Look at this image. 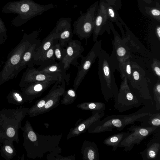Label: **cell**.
<instances>
[{
	"label": "cell",
	"mask_w": 160,
	"mask_h": 160,
	"mask_svg": "<svg viewBox=\"0 0 160 160\" xmlns=\"http://www.w3.org/2000/svg\"><path fill=\"white\" fill-rule=\"evenodd\" d=\"M1 143L0 152L1 156L6 160H10L16 155V152L13 144V142L7 139L2 140Z\"/></svg>",
	"instance_id": "cell-25"
},
{
	"label": "cell",
	"mask_w": 160,
	"mask_h": 160,
	"mask_svg": "<svg viewBox=\"0 0 160 160\" xmlns=\"http://www.w3.org/2000/svg\"><path fill=\"white\" fill-rule=\"evenodd\" d=\"M6 99L9 103L17 105H21L25 101L22 92L15 89H13L9 92Z\"/></svg>",
	"instance_id": "cell-28"
},
{
	"label": "cell",
	"mask_w": 160,
	"mask_h": 160,
	"mask_svg": "<svg viewBox=\"0 0 160 160\" xmlns=\"http://www.w3.org/2000/svg\"><path fill=\"white\" fill-rule=\"evenodd\" d=\"M131 63L132 74L129 81L132 86L138 91V96L144 106L155 108L148 88L145 72L136 62L131 61Z\"/></svg>",
	"instance_id": "cell-7"
},
{
	"label": "cell",
	"mask_w": 160,
	"mask_h": 160,
	"mask_svg": "<svg viewBox=\"0 0 160 160\" xmlns=\"http://www.w3.org/2000/svg\"><path fill=\"white\" fill-rule=\"evenodd\" d=\"M98 57V73L102 94L107 102L113 98L115 102L117 99L118 89L114 73L116 69L119 71V62L113 50L110 54L102 49Z\"/></svg>",
	"instance_id": "cell-1"
},
{
	"label": "cell",
	"mask_w": 160,
	"mask_h": 160,
	"mask_svg": "<svg viewBox=\"0 0 160 160\" xmlns=\"http://www.w3.org/2000/svg\"><path fill=\"white\" fill-rule=\"evenodd\" d=\"M1 59H0V66H1Z\"/></svg>",
	"instance_id": "cell-41"
},
{
	"label": "cell",
	"mask_w": 160,
	"mask_h": 160,
	"mask_svg": "<svg viewBox=\"0 0 160 160\" xmlns=\"http://www.w3.org/2000/svg\"><path fill=\"white\" fill-rule=\"evenodd\" d=\"M160 131L154 134V137L150 140L146 148L139 152L143 160H160Z\"/></svg>",
	"instance_id": "cell-16"
},
{
	"label": "cell",
	"mask_w": 160,
	"mask_h": 160,
	"mask_svg": "<svg viewBox=\"0 0 160 160\" xmlns=\"http://www.w3.org/2000/svg\"><path fill=\"white\" fill-rule=\"evenodd\" d=\"M125 29L126 35L122 40L130 49L131 51H135L140 48L138 44L135 40V37L126 24L124 26Z\"/></svg>",
	"instance_id": "cell-26"
},
{
	"label": "cell",
	"mask_w": 160,
	"mask_h": 160,
	"mask_svg": "<svg viewBox=\"0 0 160 160\" xmlns=\"http://www.w3.org/2000/svg\"><path fill=\"white\" fill-rule=\"evenodd\" d=\"M102 49L101 40H97L86 56H81V62L78 67V72L74 82L73 87L75 90L79 86L91 66L95 62Z\"/></svg>",
	"instance_id": "cell-10"
},
{
	"label": "cell",
	"mask_w": 160,
	"mask_h": 160,
	"mask_svg": "<svg viewBox=\"0 0 160 160\" xmlns=\"http://www.w3.org/2000/svg\"><path fill=\"white\" fill-rule=\"evenodd\" d=\"M62 79V76L59 74L42 72L33 67L28 68L22 76L19 87L22 88L31 82L45 81H57Z\"/></svg>",
	"instance_id": "cell-11"
},
{
	"label": "cell",
	"mask_w": 160,
	"mask_h": 160,
	"mask_svg": "<svg viewBox=\"0 0 160 160\" xmlns=\"http://www.w3.org/2000/svg\"><path fill=\"white\" fill-rule=\"evenodd\" d=\"M56 40L51 47L44 54L35 65H41L56 61L54 53V45L58 40Z\"/></svg>",
	"instance_id": "cell-29"
},
{
	"label": "cell",
	"mask_w": 160,
	"mask_h": 160,
	"mask_svg": "<svg viewBox=\"0 0 160 160\" xmlns=\"http://www.w3.org/2000/svg\"><path fill=\"white\" fill-rule=\"evenodd\" d=\"M154 74L157 77L158 80H160V62L156 58H154L151 65Z\"/></svg>",
	"instance_id": "cell-33"
},
{
	"label": "cell",
	"mask_w": 160,
	"mask_h": 160,
	"mask_svg": "<svg viewBox=\"0 0 160 160\" xmlns=\"http://www.w3.org/2000/svg\"><path fill=\"white\" fill-rule=\"evenodd\" d=\"M70 18H61L57 21L54 29L58 36V42L65 47L73 36Z\"/></svg>",
	"instance_id": "cell-14"
},
{
	"label": "cell",
	"mask_w": 160,
	"mask_h": 160,
	"mask_svg": "<svg viewBox=\"0 0 160 160\" xmlns=\"http://www.w3.org/2000/svg\"><path fill=\"white\" fill-rule=\"evenodd\" d=\"M144 3L150 4L152 2V0H142Z\"/></svg>",
	"instance_id": "cell-40"
},
{
	"label": "cell",
	"mask_w": 160,
	"mask_h": 160,
	"mask_svg": "<svg viewBox=\"0 0 160 160\" xmlns=\"http://www.w3.org/2000/svg\"><path fill=\"white\" fill-rule=\"evenodd\" d=\"M122 80L114 106L120 112L138 107L143 103L141 99L131 90L128 83V79L124 78Z\"/></svg>",
	"instance_id": "cell-8"
},
{
	"label": "cell",
	"mask_w": 160,
	"mask_h": 160,
	"mask_svg": "<svg viewBox=\"0 0 160 160\" xmlns=\"http://www.w3.org/2000/svg\"><path fill=\"white\" fill-rule=\"evenodd\" d=\"M28 109L21 107L16 109L3 108L0 110V142L7 139L18 143L19 129Z\"/></svg>",
	"instance_id": "cell-5"
},
{
	"label": "cell",
	"mask_w": 160,
	"mask_h": 160,
	"mask_svg": "<svg viewBox=\"0 0 160 160\" xmlns=\"http://www.w3.org/2000/svg\"><path fill=\"white\" fill-rule=\"evenodd\" d=\"M41 42L38 38L30 46L24 54L18 70V73L28 65V68H33L32 62L35 53Z\"/></svg>",
	"instance_id": "cell-20"
},
{
	"label": "cell",
	"mask_w": 160,
	"mask_h": 160,
	"mask_svg": "<svg viewBox=\"0 0 160 160\" xmlns=\"http://www.w3.org/2000/svg\"><path fill=\"white\" fill-rule=\"evenodd\" d=\"M56 82L45 81L30 83L21 88L22 92L26 101L32 96L44 91Z\"/></svg>",
	"instance_id": "cell-17"
},
{
	"label": "cell",
	"mask_w": 160,
	"mask_h": 160,
	"mask_svg": "<svg viewBox=\"0 0 160 160\" xmlns=\"http://www.w3.org/2000/svg\"><path fill=\"white\" fill-rule=\"evenodd\" d=\"M85 128V125L84 124H82L78 127V129L80 131L84 130Z\"/></svg>",
	"instance_id": "cell-39"
},
{
	"label": "cell",
	"mask_w": 160,
	"mask_h": 160,
	"mask_svg": "<svg viewBox=\"0 0 160 160\" xmlns=\"http://www.w3.org/2000/svg\"><path fill=\"white\" fill-rule=\"evenodd\" d=\"M66 54L62 63L64 69L67 71L71 65L78 67L79 65L78 59L81 57L84 48L79 41L71 39L66 46Z\"/></svg>",
	"instance_id": "cell-12"
},
{
	"label": "cell",
	"mask_w": 160,
	"mask_h": 160,
	"mask_svg": "<svg viewBox=\"0 0 160 160\" xmlns=\"http://www.w3.org/2000/svg\"><path fill=\"white\" fill-rule=\"evenodd\" d=\"M155 110L154 108L144 106L138 111L130 114L109 116L93 123L92 132L96 133L112 132L114 128L118 131H122L126 126L140 121L144 116Z\"/></svg>",
	"instance_id": "cell-4"
},
{
	"label": "cell",
	"mask_w": 160,
	"mask_h": 160,
	"mask_svg": "<svg viewBox=\"0 0 160 160\" xmlns=\"http://www.w3.org/2000/svg\"><path fill=\"white\" fill-rule=\"evenodd\" d=\"M155 109L160 111V80L154 84L153 88V96L152 97Z\"/></svg>",
	"instance_id": "cell-30"
},
{
	"label": "cell",
	"mask_w": 160,
	"mask_h": 160,
	"mask_svg": "<svg viewBox=\"0 0 160 160\" xmlns=\"http://www.w3.org/2000/svg\"><path fill=\"white\" fill-rule=\"evenodd\" d=\"M131 132L121 142L119 147L124 148L125 151L131 150L136 144L138 145L148 136L160 131V127H146L132 125L127 129Z\"/></svg>",
	"instance_id": "cell-9"
},
{
	"label": "cell",
	"mask_w": 160,
	"mask_h": 160,
	"mask_svg": "<svg viewBox=\"0 0 160 160\" xmlns=\"http://www.w3.org/2000/svg\"><path fill=\"white\" fill-rule=\"evenodd\" d=\"M99 3L98 1L94 2L87 9L85 13H83L80 10V17L73 23V34L81 39H85L86 44L88 39L94 31Z\"/></svg>",
	"instance_id": "cell-6"
},
{
	"label": "cell",
	"mask_w": 160,
	"mask_h": 160,
	"mask_svg": "<svg viewBox=\"0 0 160 160\" xmlns=\"http://www.w3.org/2000/svg\"><path fill=\"white\" fill-rule=\"evenodd\" d=\"M40 31L36 30L29 34L24 33L19 42L11 52L0 72V86L17 76L24 54L38 38Z\"/></svg>",
	"instance_id": "cell-3"
},
{
	"label": "cell",
	"mask_w": 160,
	"mask_h": 160,
	"mask_svg": "<svg viewBox=\"0 0 160 160\" xmlns=\"http://www.w3.org/2000/svg\"><path fill=\"white\" fill-rule=\"evenodd\" d=\"M155 33L159 41H160V26L158 25L155 28Z\"/></svg>",
	"instance_id": "cell-35"
},
{
	"label": "cell",
	"mask_w": 160,
	"mask_h": 160,
	"mask_svg": "<svg viewBox=\"0 0 160 160\" xmlns=\"http://www.w3.org/2000/svg\"><path fill=\"white\" fill-rule=\"evenodd\" d=\"M58 38V35L54 28L44 39L37 50L32 62V67H33L36 63L51 47Z\"/></svg>",
	"instance_id": "cell-19"
},
{
	"label": "cell",
	"mask_w": 160,
	"mask_h": 160,
	"mask_svg": "<svg viewBox=\"0 0 160 160\" xmlns=\"http://www.w3.org/2000/svg\"><path fill=\"white\" fill-rule=\"evenodd\" d=\"M53 104V101L51 100L48 101V102L45 104V107L46 108H48L50 107Z\"/></svg>",
	"instance_id": "cell-36"
},
{
	"label": "cell",
	"mask_w": 160,
	"mask_h": 160,
	"mask_svg": "<svg viewBox=\"0 0 160 160\" xmlns=\"http://www.w3.org/2000/svg\"><path fill=\"white\" fill-rule=\"evenodd\" d=\"M57 7L52 4L41 5L32 0H20L7 2L2 7V11L4 13L17 14L11 23L14 26L19 27L34 17Z\"/></svg>",
	"instance_id": "cell-2"
},
{
	"label": "cell",
	"mask_w": 160,
	"mask_h": 160,
	"mask_svg": "<svg viewBox=\"0 0 160 160\" xmlns=\"http://www.w3.org/2000/svg\"><path fill=\"white\" fill-rule=\"evenodd\" d=\"M119 71L122 79L124 78L130 80L132 74V66L130 58L119 62Z\"/></svg>",
	"instance_id": "cell-27"
},
{
	"label": "cell",
	"mask_w": 160,
	"mask_h": 160,
	"mask_svg": "<svg viewBox=\"0 0 160 160\" xmlns=\"http://www.w3.org/2000/svg\"><path fill=\"white\" fill-rule=\"evenodd\" d=\"M67 93L71 96L74 97L76 96L75 92L74 90L70 89L68 90Z\"/></svg>",
	"instance_id": "cell-37"
},
{
	"label": "cell",
	"mask_w": 160,
	"mask_h": 160,
	"mask_svg": "<svg viewBox=\"0 0 160 160\" xmlns=\"http://www.w3.org/2000/svg\"><path fill=\"white\" fill-rule=\"evenodd\" d=\"M129 133V132H123L112 135L105 139L103 143L106 146L112 147V151H115Z\"/></svg>",
	"instance_id": "cell-24"
},
{
	"label": "cell",
	"mask_w": 160,
	"mask_h": 160,
	"mask_svg": "<svg viewBox=\"0 0 160 160\" xmlns=\"http://www.w3.org/2000/svg\"><path fill=\"white\" fill-rule=\"evenodd\" d=\"M110 22L108 16L105 3L103 2H99L93 33L94 42H96L98 36H101L106 31L109 34L111 33Z\"/></svg>",
	"instance_id": "cell-13"
},
{
	"label": "cell",
	"mask_w": 160,
	"mask_h": 160,
	"mask_svg": "<svg viewBox=\"0 0 160 160\" xmlns=\"http://www.w3.org/2000/svg\"><path fill=\"white\" fill-rule=\"evenodd\" d=\"M45 104V101L42 100L40 101L37 104V106L38 108H40L43 107Z\"/></svg>",
	"instance_id": "cell-38"
},
{
	"label": "cell",
	"mask_w": 160,
	"mask_h": 160,
	"mask_svg": "<svg viewBox=\"0 0 160 160\" xmlns=\"http://www.w3.org/2000/svg\"><path fill=\"white\" fill-rule=\"evenodd\" d=\"M139 7L140 11L145 15L160 22V5L159 2H156L155 6H153L142 5L140 3Z\"/></svg>",
	"instance_id": "cell-23"
},
{
	"label": "cell",
	"mask_w": 160,
	"mask_h": 160,
	"mask_svg": "<svg viewBox=\"0 0 160 160\" xmlns=\"http://www.w3.org/2000/svg\"><path fill=\"white\" fill-rule=\"evenodd\" d=\"M141 126L160 127V111L155 110L144 116L140 120Z\"/></svg>",
	"instance_id": "cell-22"
},
{
	"label": "cell",
	"mask_w": 160,
	"mask_h": 160,
	"mask_svg": "<svg viewBox=\"0 0 160 160\" xmlns=\"http://www.w3.org/2000/svg\"><path fill=\"white\" fill-rule=\"evenodd\" d=\"M62 46L57 40L54 45V53L56 60L62 62L66 54V48Z\"/></svg>",
	"instance_id": "cell-31"
},
{
	"label": "cell",
	"mask_w": 160,
	"mask_h": 160,
	"mask_svg": "<svg viewBox=\"0 0 160 160\" xmlns=\"http://www.w3.org/2000/svg\"><path fill=\"white\" fill-rule=\"evenodd\" d=\"M99 2H103L106 3L113 6L118 10L122 7L121 0H100Z\"/></svg>",
	"instance_id": "cell-34"
},
{
	"label": "cell",
	"mask_w": 160,
	"mask_h": 160,
	"mask_svg": "<svg viewBox=\"0 0 160 160\" xmlns=\"http://www.w3.org/2000/svg\"><path fill=\"white\" fill-rule=\"evenodd\" d=\"M110 27L114 35V39L112 41L113 50L119 62L132 58L130 49L122 40L112 22H110Z\"/></svg>",
	"instance_id": "cell-15"
},
{
	"label": "cell",
	"mask_w": 160,
	"mask_h": 160,
	"mask_svg": "<svg viewBox=\"0 0 160 160\" xmlns=\"http://www.w3.org/2000/svg\"><path fill=\"white\" fill-rule=\"evenodd\" d=\"M7 38V28L4 22L0 17V44L3 43Z\"/></svg>",
	"instance_id": "cell-32"
},
{
	"label": "cell",
	"mask_w": 160,
	"mask_h": 160,
	"mask_svg": "<svg viewBox=\"0 0 160 160\" xmlns=\"http://www.w3.org/2000/svg\"><path fill=\"white\" fill-rule=\"evenodd\" d=\"M38 70L45 72L60 75L67 82H69L70 76L66 73L62 62L56 61L40 65L37 68Z\"/></svg>",
	"instance_id": "cell-18"
},
{
	"label": "cell",
	"mask_w": 160,
	"mask_h": 160,
	"mask_svg": "<svg viewBox=\"0 0 160 160\" xmlns=\"http://www.w3.org/2000/svg\"><path fill=\"white\" fill-rule=\"evenodd\" d=\"M62 0L65 1H68V0Z\"/></svg>",
	"instance_id": "cell-42"
},
{
	"label": "cell",
	"mask_w": 160,
	"mask_h": 160,
	"mask_svg": "<svg viewBox=\"0 0 160 160\" xmlns=\"http://www.w3.org/2000/svg\"><path fill=\"white\" fill-rule=\"evenodd\" d=\"M107 12L109 21L112 23L114 22L119 28L122 34V38L125 36L122 26L126 24L121 18L118 12V9L115 7L106 3Z\"/></svg>",
	"instance_id": "cell-21"
}]
</instances>
